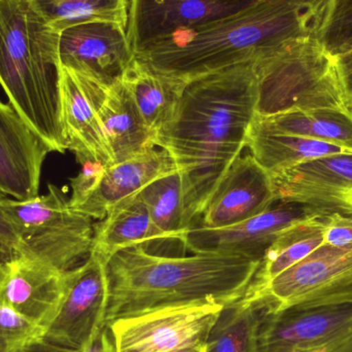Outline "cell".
Here are the masks:
<instances>
[{
  "instance_id": "obj_1",
  "label": "cell",
  "mask_w": 352,
  "mask_h": 352,
  "mask_svg": "<svg viewBox=\"0 0 352 352\" xmlns=\"http://www.w3.org/2000/svg\"><path fill=\"white\" fill-rule=\"evenodd\" d=\"M258 103L254 59L188 82L156 134L155 146L168 153L184 177L192 223L246 148Z\"/></svg>"
},
{
  "instance_id": "obj_2",
  "label": "cell",
  "mask_w": 352,
  "mask_h": 352,
  "mask_svg": "<svg viewBox=\"0 0 352 352\" xmlns=\"http://www.w3.org/2000/svg\"><path fill=\"white\" fill-rule=\"evenodd\" d=\"M327 6L328 0H254L223 18L140 45L135 58L186 86L287 41L318 35Z\"/></svg>"
},
{
  "instance_id": "obj_3",
  "label": "cell",
  "mask_w": 352,
  "mask_h": 352,
  "mask_svg": "<svg viewBox=\"0 0 352 352\" xmlns=\"http://www.w3.org/2000/svg\"><path fill=\"white\" fill-rule=\"evenodd\" d=\"M260 264L237 254L170 256L142 245L120 250L107 264L105 322L168 308L233 303L245 295Z\"/></svg>"
},
{
  "instance_id": "obj_4",
  "label": "cell",
  "mask_w": 352,
  "mask_h": 352,
  "mask_svg": "<svg viewBox=\"0 0 352 352\" xmlns=\"http://www.w3.org/2000/svg\"><path fill=\"white\" fill-rule=\"evenodd\" d=\"M59 37L27 0H0V86L52 152L64 153Z\"/></svg>"
},
{
  "instance_id": "obj_5",
  "label": "cell",
  "mask_w": 352,
  "mask_h": 352,
  "mask_svg": "<svg viewBox=\"0 0 352 352\" xmlns=\"http://www.w3.org/2000/svg\"><path fill=\"white\" fill-rule=\"evenodd\" d=\"M256 67L260 117L291 111L349 109L335 58L318 35L264 52L256 58Z\"/></svg>"
},
{
  "instance_id": "obj_6",
  "label": "cell",
  "mask_w": 352,
  "mask_h": 352,
  "mask_svg": "<svg viewBox=\"0 0 352 352\" xmlns=\"http://www.w3.org/2000/svg\"><path fill=\"white\" fill-rule=\"evenodd\" d=\"M0 208L19 240L16 254L65 272L82 264L92 250L94 223L74 210L65 192L54 186L28 200L0 197Z\"/></svg>"
},
{
  "instance_id": "obj_7",
  "label": "cell",
  "mask_w": 352,
  "mask_h": 352,
  "mask_svg": "<svg viewBox=\"0 0 352 352\" xmlns=\"http://www.w3.org/2000/svg\"><path fill=\"white\" fill-rule=\"evenodd\" d=\"M246 302L264 309L352 304V245L322 244L314 252L275 277Z\"/></svg>"
},
{
  "instance_id": "obj_8",
  "label": "cell",
  "mask_w": 352,
  "mask_h": 352,
  "mask_svg": "<svg viewBox=\"0 0 352 352\" xmlns=\"http://www.w3.org/2000/svg\"><path fill=\"white\" fill-rule=\"evenodd\" d=\"M258 349V352H352V304L292 307L279 311L262 307Z\"/></svg>"
},
{
  "instance_id": "obj_9",
  "label": "cell",
  "mask_w": 352,
  "mask_h": 352,
  "mask_svg": "<svg viewBox=\"0 0 352 352\" xmlns=\"http://www.w3.org/2000/svg\"><path fill=\"white\" fill-rule=\"evenodd\" d=\"M80 165V173L70 180L69 204L74 210L98 221L151 182L177 170L168 153L158 146L109 166L90 161Z\"/></svg>"
},
{
  "instance_id": "obj_10",
  "label": "cell",
  "mask_w": 352,
  "mask_h": 352,
  "mask_svg": "<svg viewBox=\"0 0 352 352\" xmlns=\"http://www.w3.org/2000/svg\"><path fill=\"white\" fill-rule=\"evenodd\" d=\"M109 299L107 264L90 254L82 264L64 273L59 308L41 339L64 349L86 351L107 327Z\"/></svg>"
},
{
  "instance_id": "obj_11",
  "label": "cell",
  "mask_w": 352,
  "mask_h": 352,
  "mask_svg": "<svg viewBox=\"0 0 352 352\" xmlns=\"http://www.w3.org/2000/svg\"><path fill=\"white\" fill-rule=\"evenodd\" d=\"M223 305L168 308L109 327L116 352H180L203 347Z\"/></svg>"
},
{
  "instance_id": "obj_12",
  "label": "cell",
  "mask_w": 352,
  "mask_h": 352,
  "mask_svg": "<svg viewBox=\"0 0 352 352\" xmlns=\"http://www.w3.org/2000/svg\"><path fill=\"white\" fill-rule=\"evenodd\" d=\"M312 217L324 215L301 203L277 201L260 214L230 227L210 229L194 223L184 248L196 254H237L262 262L285 229Z\"/></svg>"
},
{
  "instance_id": "obj_13",
  "label": "cell",
  "mask_w": 352,
  "mask_h": 352,
  "mask_svg": "<svg viewBox=\"0 0 352 352\" xmlns=\"http://www.w3.org/2000/svg\"><path fill=\"white\" fill-rule=\"evenodd\" d=\"M271 177L276 201L301 203L324 217H352V152L320 157Z\"/></svg>"
},
{
  "instance_id": "obj_14",
  "label": "cell",
  "mask_w": 352,
  "mask_h": 352,
  "mask_svg": "<svg viewBox=\"0 0 352 352\" xmlns=\"http://www.w3.org/2000/svg\"><path fill=\"white\" fill-rule=\"evenodd\" d=\"M60 64L101 84L121 78L135 59L128 29L105 22L82 23L60 32Z\"/></svg>"
},
{
  "instance_id": "obj_15",
  "label": "cell",
  "mask_w": 352,
  "mask_h": 352,
  "mask_svg": "<svg viewBox=\"0 0 352 352\" xmlns=\"http://www.w3.org/2000/svg\"><path fill=\"white\" fill-rule=\"evenodd\" d=\"M89 76L61 66V117L67 148L78 163L113 164V154L97 111L103 87Z\"/></svg>"
},
{
  "instance_id": "obj_16",
  "label": "cell",
  "mask_w": 352,
  "mask_h": 352,
  "mask_svg": "<svg viewBox=\"0 0 352 352\" xmlns=\"http://www.w3.org/2000/svg\"><path fill=\"white\" fill-rule=\"evenodd\" d=\"M64 273L34 258L10 254L4 260L0 276V304L43 333L59 308Z\"/></svg>"
},
{
  "instance_id": "obj_17",
  "label": "cell",
  "mask_w": 352,
  "mask_h": 352,
  "mask_svg": "<svg viewBox=\"0 0 352 352\" xmlns=\"http://www.w3.org/2000/svg\"><path fill=\"white\" fill-rule=\"evenodd\" d=\"M275 202L271 175L250 153L241 155L231 165L194 223L210 229L230 227L260 214Z\"/></svg>"
},
{
  "instance_id": "obj_18",
  "label": "cell",
  "mask_w": 352,
  "mask_h": 352,
  "mask_svg": "<svg viewBox=\"0 0 352 352\" xmlns=\"http://www.w3.org/2000/svg\"><path fill=\"white\" fill-rule=\"evenodd\" d=\"M51 152L12 105L0 100V197H36L43 162Z\"/></svg>"
},
{
  "instance_id": "obj_19",
  "label": "cell",
  "mask_w": 352,
  "mask_h": 352,
  "mask_svg": "<svg viewBox=\"0 0 352 352\" xmlns=\"http://www.w3.org/2000/svg\"><path fill=\"white\" fill-rule=\"evenodd\" d=\"M254 0H130L128 33L134 52L153 39L246 8Z\"/></svg>"
},
{
  "instance_id": "obj_20",
  "label": "cell",
  "mask_w": 352,
  "mask_h": 352,
  "mask_svg": "<svg viewBox=\"0 0 352 352\" xmlns=\"http://www.w3.org/2000/svg\"><path fill=\"white\" fill-rule=\"evenodd\" d=\"M97 111L115 163L156 146L154 132L144 123L120 78L103 87L97 99Z\"/></svg>"
},
{
  "instance_id": "obj_21",
  "label": "cell",
  "mask_w": 352,
  "mask_h": 352,
  "mask_svg": "<svg viewBox=\"0 0 352 352\" xmlns=\"http://www.w3.org/2000/svg\"><path fill=\"white\" fill-rule=\"evenodd\" d=\"M166 242L155 226L150 212L138 195L113 207L107 217L94 223L91 254L107 264L120 250L142 245L151 250L153 244Z\"/></svg>"
},
{
  "instance_id": "obj_22",
  "label": "cell",
  "mask_w": 352,
  "mask_h": 352,
  "mask_svg": "<svg viewBox=\"0 0 352 352\" xmlns=\"http://www.w3.org/2000/svg\"><path fill=\"white\" fill-rule=\"evenodd\" d=\"M246 148L256 162L273 175L302 163L329 155L352 152L349 148L291 134L278 133L265 128L254 118Z\"/></svg>"
},
{
  "instance_id": "obj_23",
  "label": "cell",
  "mask_w": 352,
  "mask_h": 352,
  "mask_svg": "<svg viewBox=\"0 0 352 352\" xmlns=\"http://www.w3.org/2000/svg\"><path fill=\"white\" fill-rule=\"evenodd\" d=\"M120 80L156 138L173 118L186 86L154 72L136 58Z\"/></svg>"
},
{
  "instance_id": "obj_24",
  "label": "cell",
  "mask_w": 352,
  "mask_h": 352,
  "mask_svg": "<svg viewBox=\"0 0 352 352\" xmlns=\"http://www.w3.org/2000/svg\"><path fill=\"white\" fill-rule=\"evenodd\" d=\"M322 217H312L285 229L267 250L243 299H250L275 277L324 244Z\"/></svg>"
},
{
  "instance_id": "obj_25",
  "label": "cell",
  "mask_w": 352,
  "mask_h": 352,
  "mask_svg": "<svg viewBox=\"0 0 352 352\" xmlns=\"http://www.w3.org/2000/svg\"><path fill=\"white\" fill-rule=\"evenodd\" d=\"M256 119L271 131L301 136L352 150V111L320 109L291 111Z\"/></svg>"
},
{
  "instance_id": "obj_26",
  "label": "cell",
  "mask_w": 352,
  "mask_h": 352,
  "mask_svg": "<svg viewBox=\"0 0 352 352\" xmlns=\"http://www.w3.org/2000/svg\"><path fill=\"white\" fill-rule=\"evenodd\" d=\"M138 196L166 242L179 241L184 245L192 221L188 214L186 188L182 173L175 170L154 180Z\"/></svg>"
},
{
  "instance_id": "obj_27",
  "label": "cell",
  "mask_w": 352,
  "mask_h": 352,
  "mask_svg": "<svg viewBox=\"0 0 352 352\" xmlns=\"http://www.w3.org/2000/svg\"><path fill=\"white\" fill-rule=\"evenodd\" d=\"M37 14L61 32L90 22L113 23L128 29L130 0H27Z\"/></svg>"
},
{
  "instance_id": "obj_28",
  "label": "cell",
  "mask_w": 352,
  "mask_h": 352,
  "mask_svg": "<svg viewBox=\"0 0 352 352\" xmlns=\"http://www.w3.org/2000/svg\"><path fill=\"white\" fill-rule=\"evenodd\" d=\"M260 304L239 299L221 308L211 327L204 352H258Z\"/></svg>"
},
{
  "instance_id": "obj_29",
  "label": "cell",
  "mask_w": 352,
  "mask_h": 352,
  "mask_svg": "<svg viewBox=\"0 0 352 352\" xmlns=\"http://www.w3.org/2000/svg\"><path fill=\"white\" fill-rule=\"evenodd\" d=\"M318 37L333 57L352 50V0H328Z\"/></svg>"
},
{
  "instance_id": "obj_30",
  "label": "cell",
  "mask_w": 352,
  "mask_h": 352,
  "mask_svg": "<svg viewBox=\"0 0 352 352\" xmlns=\"http://www.w3.org/2000/svg\"><path fill=\"white\" fill-rule=\"evenodd\" d=\"M41 336V328L0 304V352H16Z\"/></svg>"
},
{
  "instance_id": "obj_31",
  "label": "cell",
  "mask_w": 352,
  "mask_h": 352,
  "mask_svg": "<svg viewBox=\"0 0 352 352\" xmlns=\"http://www.w3.org/2000/svg\"><path fill=\"white\" fill-rule=\"evenodd\" d=\"M322 219L324 244L337 248L352 245V217L335 212L327 214Z\"/></svg>"
},
{
  "instance_id": "obj_32",
  "label": "cell",
  "mask_w": 352,
  "mask_h": 352,
  "mask_svg": "<svg viewBox=\"0 0 352 352\" xmlns=\"http://www.w3.org/2000/svg\"><path fill=\"white\" fill-rule=\"evenodd\" d=\"M334 58L344 91L347 107L352 111V50Z\"/></svg>"
},
{
  "instance_id": "obj_33",
  "label": "cell",
  "mask_w": 352,
  "mask_h": 352,
  "mask_svg": "<svg viewBox=\"0 0 352 352\" xmlns=\"http://www.w3.org/2000/svg\"><path fill=\"white\" fill-rule=\"evenodd\" d=\"M19 248V240L12 223L6 213L0 208V252L1 254H16Z\"/></svg>"
},
{
  "instance_id": "obj_34",
  "label": "cell",
  "mask_w": 352,
  "mask_h": 352,
  "mask_svg": "<svg viewBox=\"0 0 352 352\" xmlns=\"http://www.w3.org/2000/svg\"><path fill=\"white\" fill-rule=\"evenodd\" d=\"M84 352H116L115 343L109 327H104Z\"/></svg>"
},
{
  "instance_id": "obj_35",
  "label": "cell",
  "mask_w": 352,
  "mask_h": 352,
  "mask_svg": "<svg viewBox=\"0 0 352 352\" xmlns=\"http://www.w3.org/2000/svg\"><path fill=\"white\" fill-rule=\"evenodd\" d=\"M16 352H84L80 351H74V349H64V347L57 346V345L51 344L45 342L41 338L35 339L31 342L27 343L24 346L21 347Z\"/></svg>"
},
{
  "instance_id": "obj_36",
  "label": "cell",
  "mask_w": 352,
  "mask_h": 352,
  "mask_svg": "<svg viewBox=\"0 0 352 352\" xmlns=\"http://www.w3.org/2000/svg\"><path fill=\"white\" fill-rule=\"evenodd\" d=\"M180 352H204V346L199 347V349H188V351H180Z\"/></svg>"
},
{
  "instance_id": "obj_37",
  "label": "cell",
  "mask_w": 352,
  "mask_h": 352,
  "mask_svg": "<svg viewBox=\"0 0 352 352\" xmlns=\"http://www.w3.org/2000/svg\"><path fill=\"white\" fill-rule=\"evenodd\" d=\"M0 254H1V252H0ZM4 260H6V258H2L1 256H0V276H1L2 271H3Z\"/></svg>"
}]
</instances>
